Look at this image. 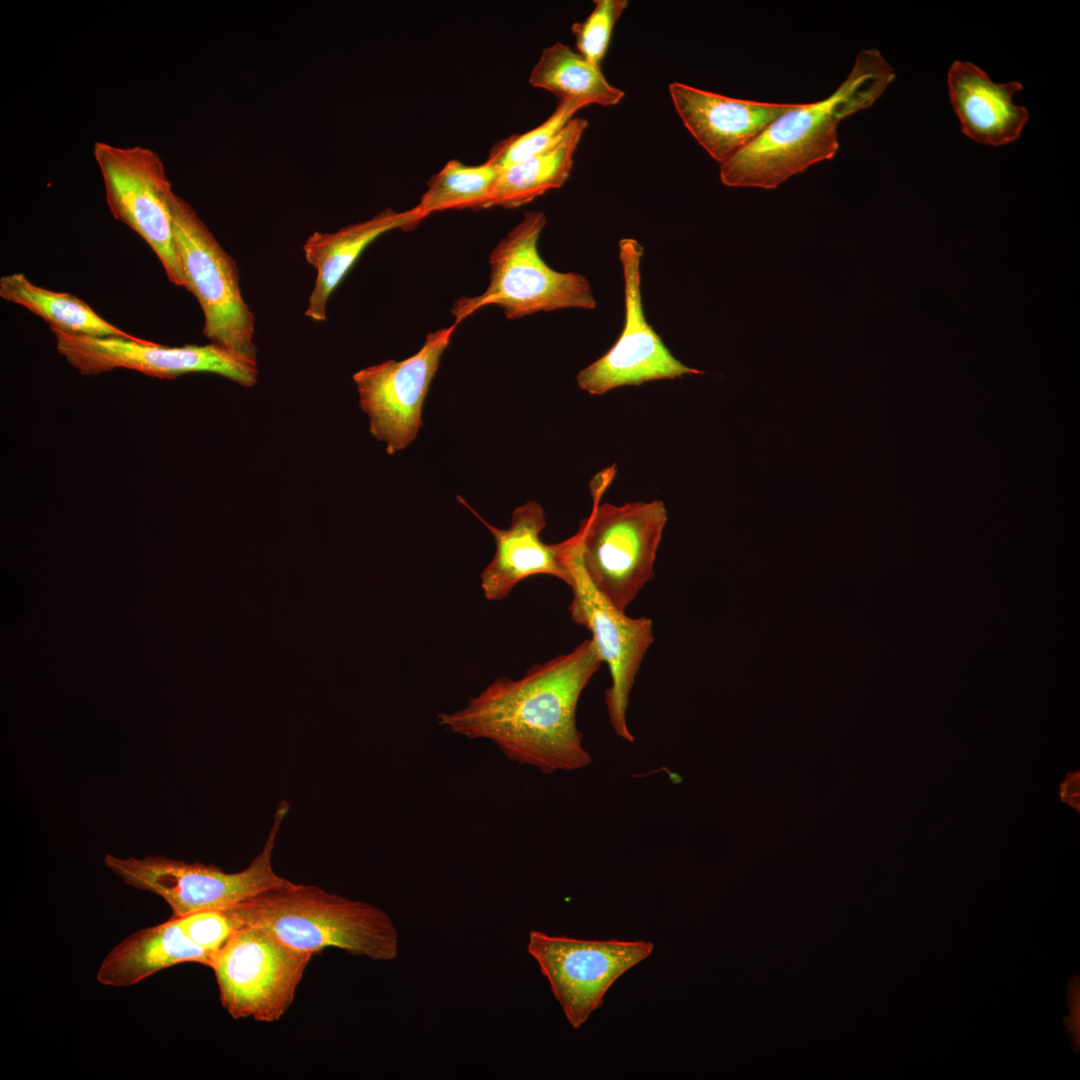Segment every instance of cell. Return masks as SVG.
I'll return each mask as SVG.
<instances>
[{"instance_id": "cell-14", "label": "cell", "mask_w": 1080, "mask_h": 1080, "mask_svg": "<svg viewBox=\"0 0 1080 1080\" xmlns=\"http://www.w3.org/2000/svg\"><path fill=\"white\" fill-rule=\"evenodd\" d=\"M456 326L428 333L419 351L404 360H387L353 375L369 431L386 443L387 454L407 447L422 427L426 395Z\"/></svg>"}, {"instance_id": "cell-12", "label": "cell", "mask_w": 1080, "mask_h": 1080, "mask_svg": "<svg viewBox=\"0 0 1080 1080\" xmlns=\"http://www.w3.org/2000/svg\"><path fill=\"white\" fill-rule=\"evenodd\" d=\"M51 331L59 354L83 375L125 368L161 379L209 372L245 387H252L257 381L256 360L213 343L170 347L140 338L93 337L57 329Z\"/></svg>"}, {"instance_id": "cell-26", "label": "cell", "mask_w": 1080, "mask_h": 1080, "mask_svg": "<svg viewBox=\"0 0 1080 1080\" xmlns=\"http://www.w3.org/2000/svg\"><path fill=\"white\" fill-rule=\"evenodd\" d=\"M179 919L188 937L215 955L237 930L244 927L231 907L203 910Z\"/></svg>"}, {"instance_id": "cell-13", "label": "cell", "mask_w": 1080, "mask_h": 1080, "mask_svg": "<svg viewBox=\"0 0 1080 1080\" xmlns=\"http://www.w3.org/2000/svg\"><path fill=\"white\" fill-rule=\"evenodd\" d=\"M643 247L633 238L619 241L624 282L625 321L615 344L576 376L578 387L602 395L622 386L703 374L679 361L648 323L641 293Z\"/></svg>"}, {"instance_id": "cell-21", "label": "cell", "mask_w": 1080, "mask_h": 1080, "mask_svg": "<svg viewBox=\"0 0 1080 1080\" xmlns=\"http://www.w3.org/2000/svg\"><path fill=\"white\" fill-rule=\"evenodd\" d=\"M0 296L37 315L50 329L93 337L137 339L102 318L82 299L35 285L23 273L1 277Z\"/></svg>"}, {"instance_id": "cell-23", "label": "cell", "mask_w": 1080, "mask_h": 1080, "mask_svg": "<svg viewBox=\"0 0 1080 1080\" xmlns=\"http://www.w3.org/2000/svg\"><path fill=\"white\" fill-rule=\"evenodd\" d=\"M499 168L489 161L467 165L451 160L428 182L416 209L425 217L448 209L489 208Z\"/></svg>"}, {"instance_id": "cell-9", "label": "cell", "mask_w": 1080, "mask_h": 1080, "mask_svg": "<svg viewBox=\"0 0 1080 1080\" xmlns=\"http://www.w3.org/2000/svg\"><path fill=\"white\" fill-rule=\"evenodd\" d=\"M107 205L115 219L136 232L152 249L168 280L186 288L174 240V192L160 157L151 149L95 142Z\"/></svg>"}, {"instance_id": "cell-15", "label": "cell", "mask_w": 1080, "mask_h": 1080, "mask_svg": "<svg viewBox=\"0 0 1080 1080\" xmlns=\"http://www.w3.org/2000/svg\"><path fill=\"white\" fill-rule=\"evenodd\" d=\"M457 499L474 514L492 534L496 550L493 559L480 574V587L489 601L505 599L521 581L548 575L570 586L571 574L565 565L561 542L547 544L540 538L546 526L542 506L528 501L517 507L507 529L486 522L467 502Z\"/></svg>"}, {"instance_id": "cell-22", "label": "cell", "mask_w": 1080, "mask_h": 1080, "mask_svg": "<svg viewBox=\"0 0 1080 1080\" xmlns=\"http://www.w3.org/2000/svg\"><path fill=\"white\" fill-rule=\"evenodd\" d=\"M529 83L551 92L558 102L577 101L585 106H613L625 95L605 79L599 66L561 42L542 51Z\"/></svg>"}, {"instance_id": "cell-27", "label": "cell", "mask_w": 1080, "mask_h": 1080, "mask_svg": "<svg viewBox=\"0 0 1080 1080\" xmlns=\"http://www.w3.org/2000/svg\"><path fill=\"white\" fill-rule=\"evenodd\" d=\"M1060 800L1076 810L1080 811V773L1079 771L1068 772L1059 785Z\"/></svg>"}, {"instance_id": "cell-25", "label": "cell", "mask_w": 1080, "mask_h": 1080, "mask_svg": "<svg viewBox=\"0 0 1080 1080\" xmlns=\"http://www.w3.org/2000/svg\"><path fill=\"white\" fill-rule=\"evenodd\" d=\"M594 9L582 22L572 25L578 53L599 66L605 56L613 28L628 6L626 0H595Z\"/></svg>"}, {"instance_id": "cell-7", "label": "cell", "mask_w": 1080, "mask_h": 1080, "mask_svg": "<svg viewBox=\"0 0 1080 1080\" xmlns=\"http://www.w3.org/2000/svg\"><path fill=\"white\" fill-rule=\"evenodd\" d=\"M172 218L186 289L196 297L204 314L203 335L210 343L255 360V319L242 297L236 262L176 194Z\"/></svg>"}, {"instance_id": "cell-8", "label": "cell", "mask_w": 1080, "mask_h": 1080, "mask_svg": "<svg viewBox=\"0 0 1080 1080\" xmlns=\"http://www.w3.org/2000/svg\"><path fill=\"white\" fill-rule=\"evenodd\" d=\"M312 955L260 927L245 925L216 953L210 967L222 1006L234 1019L279 1020L293 1003Z\"/></svg>"}, {"instance_id": "cell-24", "label": "cell", "mask_w": 1080, "mask_h": 1080, "mask_svg": "<svg viewBox=\"0 0 1080 1080\" xmlns=\"http://www.w3.org/2000/svg\"><path fill=\"white\" fill-rule=\"evenodd\" d=\"M584 107L577 101L558 102L554 112L537 127L498 141L487 161L501 169L542 152L559 137L573 115Z\"/></svg>"}, {"instance_id": "cell-2", "label": "cell", "mask_w": 1080, "mask_h": 1080, "mask_svg": "<svg viewBox=\"0 0 1080 1080\" xmlns=\"http://www.w3.org/2000/svg\"><path fill=\"white\" fill-rule=\"evenodd\" d=\"M895 78L894 68L877 49L861 50L846 79L827 98L794 104L747 147L720 164L729 187L776 189L790 177L834 158L838 125L870 107Z\"/></svg>"}, {"instance_id": "cell-3", "label": "cell", "mask_w": 1080, "mask_h": 1080, "mask_svg": "<svg viewBox=\"0 0 1080 1080\" xmlns=\"http://www.w3.org/2000/svg\"><path fill=\"white\" fill-rule=\"evenodd\" d=\"M231 909L244 926L260 927L298 950L338 948L376 961L398 955L397 929L383 909L314 885L287 880Z\"/></svg>"}, {"instance_id": "cell-18", "label": "cell", "mask_w": 1080, "mask_h": 1080, "mask_svg": "<svg viewBox=\"0 0 1080 1080\" xmlns=\"http://www.w3.org/2000/svg\"><path fill=\"white\" fill-rule=\"evenodd\" d=\"M424 218L416 207L403 212L385 209L367 221L349 225L334 233L314 232L310 235L303 245V251L317 275L305 315L314 321H325L330 295L365 248L388 231L415 228Z\"/></svg>"}, {"instance_id": "cell-16", "label": "cell", "mask_w": 1080, "mask_h": 1080, "mask_svg": "<svg viewBox=\"0 0 1080 1080\" xmlns=\"http://www.w3.org/2000/svg\"><path fill=\"white\" fill-rule=\"evenodd\" d=\"M674 107L696 141L720 164L752 143L794 104L736 99L671 83Z\"/></svg>"}, {"instance_id": "cell-5", "label": "cell", "mask_w": 1080, "mask_h": 1080, "mask_svg": "<svg viewBox=\"0 0 1080 1080\" xmlns=\"http://www.w3.org/2000/svg\"><path fill=\"white\" fill-rule=\"evenodd\" d=\"M546 223L543 212H528L497 243L489 257L490 281L486 290L454 303L456 324L487 305L498 306L508 319L541 311L596 307L585 276L556 271L541 258L538 241Z\"/></svg>"}, {"instance_id": "cell-4", "label": "cell", "mask_w": 1080, "mask_h": 1080, "mask_svg": "<svg viewBox=\"0 0 1080 1080\" xmlns=\"http://www.w3.org/2000/svg\"><path fill=\"white\" fill-rule=\"evenodd\" d=\"M608 481L599 484L591 513L567 539L594 588L625 611L655 577L667 510L660 500L600 504Z\"/></svg>"}, {"instance_id": "cell-10", "label": "cell", "mask_w": 1080, "mask_h": 1080, "mask_svg": "<svg viewBox=\"0 0 1080 1080\" xmlns=\"http://www.w3.org/2000/svg\"><path fill=\"white\" fill-rule=\"evenodd\" d=\"M561 545L572 577L568 612L575 624L590 631L603 663L609 668L611 684L604 695L609 721L618 737L632 743L634 736L627 723V709L635 678L654 641L653 621L644 616L629 617L614 606L594 588L568 539L561 541Z\"/></svg>"}, {"instance_id": "cell-19", "label": "cell", "mask_w": 1080, "mask_h": 1080, "mask_svg": "<svg viewBox=\"0 0 1080 1080\" xmlns=\"http://www.w3.org/2000/svg\"><path fill=\"white\" fill-rule=\"evenodd\" d=\"M215 954L186 934L179 918L134 932L103 959L97 972L99 983L128 987L167 967L196 962L211 967Z\"/></svg>"}, {"instance_id": "cell-20", "label": "cell", "mask_w": 1080, "mask_h": 1080, "mask_svg": "<svg viewBox=\"0 0 1080 1080\" xmlns=\"http://www.w3.org/2000/svg\"><path fill=\"white\" fill-rule=\"evenodd\" d=\"M588 125L573 118L545 150L499 169L489 207L516 208L561 188L570 176L574 153Z\"/></svg>"}, {"instance_id": "cell-1", "label": "cell", "mask_w": 1080, "mask_h": 1080, "mask_svg": "<svg viewBox=\"0 0 1080 1080\" xmlns=\"http://www.w3.org/2000/svg\"><path fill=\"white\" fill-rule=\"evenodd\" d=\"M603 664L592 639L519 679L498 677L438 724L467 739L493 742L510 761L544 774L587 767L591 756L576 722L582 692Z\"/></svg>"}, {"instance_id": "cell-11", "label": "cell", "mask_w": 1080, "mask_h": 1080, "mask_svg": "<svg viewBox=\"0 0 1080 1080\" xmlns=\"http://www.w3.org/2000/svg\"><path fill=\"white\" fill-rule=\"evenodd\" d=\"M528 953L547 978L552 994L573 1028H580L603 1004L612 984L653 951L646 941L581 940L531 931Z\"/></svg>"}, {"instance_id": "cell-17", "label": "cell", "mask_w": 1080, "mask_h": 1080, "mask_svg": "<svg viewBox=\"0 0 1080 1080\" xmlns=\"http://www.w3.org/2000/svg\"><path fill=\"white\" fill-rule=\"evenodd\" d=\"M949 97L962 132L976 142L1002 146L1014 142L1027 120L1025 107L1013 102L1019 82L994 83L970 62L955 61L948 71Z\"/></svg>"}, {"instance_id": "cell-6", "label": "cell", "mask_w": 1080, "mask_h": 1080, "mask_svg": "<svg viewBox=\"0 0 1080 1080\" xmlns=\"http://www.w3.org/2000/svg\"><path fill=\"white\" fill-rule=\"evenodd\" d=\"M288 810L287 802L278 805L262 852L239 872L227 873L215 865L162 856L123 859L107 854L104 863L126 884L161 896L171 907L174 918L232 907L287 881L275 873L272 853Z\"/></svg>"}]
</instances>
